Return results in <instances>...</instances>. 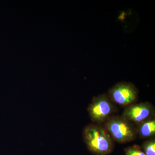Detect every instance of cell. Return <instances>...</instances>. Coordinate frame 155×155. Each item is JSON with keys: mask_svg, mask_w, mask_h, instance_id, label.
<instances>
[{"mask_svg": "<svg viewBox=\"0 0 155 155\" xmlns=\"http://www.w3.org/2000/svg\"><path fill=\"white\" fill-rule=\"evenodd\" d=\"M124 152L125 155H146L141 147L138 145H134L125 148Z\"/></svg>", "mask_w": 155, "mask_h": 155, "instance_id": "obj_8", "label": "cell"}, {"mask_svg": "<svg viewBox=\"0 0 155 155\" xmlns=\"http://www.w3.org/2000/svg\"><path fill=\"white\" fill-rule=\"evenodd\" d=\"M138 94V89L134 84L124 81L116 83L107 94L112 102L124 107L136 103Z\"/></svg>", "mask_w": 155, "mask_h": 155, "instance_id": "obj_4", "label": "cell"}, {"mask_svg": "<svg viewBox=\"0 0 155 155\" xmlns=\"http://www.w3.org/2000/svg\"><path fill=\"white\" fill-rule=\"evenodd\" d=\"M137 136L142 139L155 137V118L153 117L136 125Z\"/></svg>", "mask_w": 155, "mask_h": 155, "instance_id": "obj_6", "label": "cell"}, {"mask_svg": "<svg viewBox=\"0 0 155 155\" xmlns=\"http://www.w3.org/2000/svg\"><path fill=\"white\" fill-rule=\"evenodd\" d=\"M83 138L88 150L94 155H108L114 151V141L103 125L91 123L83 131Z\"/></svg>", "mask_w": 155, "mask_h": 155, "instance_id": "obj_1", "label": "cell"}, {"mask_svg": "<svg viewBox=\"0 0 155 155\" xmlns=\"http://www.w3.org/2000/svg\"><path fill=\"white\" fill-rule=\"evenodd\" d=\"M118 110L107 94H102L93 97L87 107V112L93 123L103 125L108 118Z\"/></svg>", "mask_w": 155, "mask_h": 155, "instance_id": "obj_3", "label": "cell"}, {"mask_svg": "<svg viewBox=\"0 0 155 155\" xmlns=\"http://www.w3.org/2000/svg\"><path fill=\"white\" fill-rule=\"evenodd\" d=\"M103 125L113 140L120 144L134 141L137 137L136 125L121 116L112 115Z\"/></svg>", "mask_w": 155, "mask_h": 155, "instance_id": "obj_2", "label": "cell"}, {"mask_svg": "<svg viewBox=\"0 0 155 155\" xmlns=\"http://www.w3.org/2000/svg\"><path fill=\"white\" fill-rule=\"evenodd\" d=\"M141 148L146 155H155V138L148 139L143 143Z\"/></svg>", "mask_w": 155, "mask_h": 155, "instance_id": "obj_7", "label": "cell"}, {"mask_svg": "<svg viewBox=\"0 0 155 155\" xmlns=\"http://www.w3.org/2000/svg\"><path fill=\"white\" fill-rule=\"evenodd\" d=\"M155 108L149 102L134 103L126 107L122 116L135 125L155 117Z\"/></svg>", "mask_w": 155, "mask_h": 155, "instance_id": "obj_5", "label": "cell"}]
</instances>
